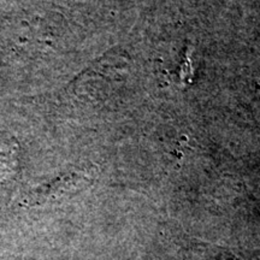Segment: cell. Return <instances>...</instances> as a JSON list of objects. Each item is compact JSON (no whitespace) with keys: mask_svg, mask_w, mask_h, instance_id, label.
I'll return each instance as SVG.
<instances>
[{"mask_svg":"<svg viewBox=\"0 0 260 260\" xmlns=\"http://www.w3.org/2000/svg\"><path fill=\"white\" fill-rule=\"evenodd\" d=\"M90 181H92V172L87 169L69 172L31 193L27 198V203L29 205H38L64 197V195L76 193L81 188L88 186Z\"/></svg>","mask_w":260,"mask_h":260,"instance_id":"6da1fadb","label":"cell"},{"mask_svg":"<svg viewBox=\"0 0 260 260\" xmlns=\"http://www.w3.org/2000/svg\"><path fill=\"white\" fill-rule=\"evenodd\" d=\"M181 260H239L220 247L209 243H191L182 251Z\"/></svg>","mask_w":260,"mask_h":260,"instance_id":"7a4b0ae2","label":"cell"}]
</instances>
